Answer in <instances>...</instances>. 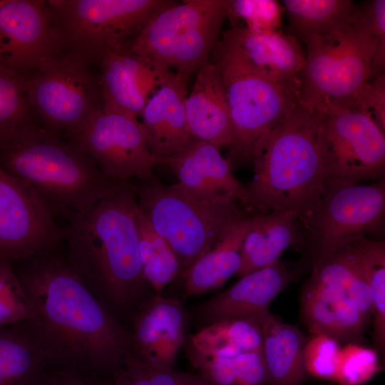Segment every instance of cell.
Returning a JSON list of instances; mask_svg holds the SVG:
<instances>
[{
    "label": "cell",
    "instance_id": "cell-1",
    "mask_svg": "<svg viewBox=\"0 0 385 385\" xmlns=\"http://www.w3.org/2000/svg\"><path fill=\"white\" fill-rule=\"evenodd\" d=\"M53 252L19 260L21 266L14 267L33 309L32 317L17 324L50 366L111 379L131 350V334L98 302L66 258Z\"/></svg>",
    "mask_w": 385,
    "mask_h": 385
},
{
    "label": "cell",
    "instance_id": "cell-2",
    "mask_svg": "<svg viewBox=\"0 0 385 385\" xmlns=\"http://www.w3.org/2000/svg\"><path fill=\"white\" fill-rule=\"evenodd\" d=\"M324 113L299 103L270 133L246 187L248 210L293 215L304 229L326 192L322 149Z\"/></svg>",
    "mask_w": 385,
    "mask_h": 385
},
{
    "label": "cell",
    "instance_id": "cell-3",
    "mask_svg": "<svg viewBox=\"0 0 385 385\" xmlns=\"http://www.w3.org/2000/svg\"><path fill=\"white\" fill-rule=\"evenodd\" d=\"M137 186L130 182L66 220L63 241L71 267L89 287L125 302L145 282L142 271L136 216Z\"/></svg>",
    "mask_w": 385,
    "mask_h": 385
},
{
    "label": "cell",
    "instance_id": "cell-4",
    "mask_svg": "<svg viewBox=\"0 0 385 385\" xmlns=\"http://www.w3.org/2000/svg\"><path fill=\"white\" fill-rule=\"evenodd\" d=\"M0 168L66 220L130 182L106 177L73 143L34 122L0 135Z\"/></svg>",
    "mask_w": 385,
    "mask_h": 385
},
{
    "label": "cell",
    "instance_id": "cell-5",
    "mask_svg": "<svg viewBox=\"0 0 385 385\" xmlns=\"http://www.w3.org/2000/svg\"><path fill=\"white\" fill-rule=\"evenodd\" d=\"M140 210L170 247L183 275L212 248L227 226L244 215L229 193H202L155 175L137 186Z\"/></svg>",
    "mask_w": 385,
    "mask_h": 385
},
{
    "label": "cell",
    "instance_id": "cell-6",
    "mask_svg": "<svg viewBox=\"0 0 385 385\" xmlns=\"http://www.w3.org/2000/svg\"><path fill=\"white\" fill-rule=\"evenodd\" d=\"M210 61L221 74L232 122V140L226 158L232 169L253 164L270 133L299 98L250 68L220 40Z\"/></svg>",
    "mask_w": 385,
    "mask_h": 385
},
{
    "label": "cell",
    "instance_id": "cell-7",
    "mask_svg": "<svg viewBox=\"0 0 385 385\" xmlns=\"http://www.w3.org/2000/svg\"><path fill=\"white\" fill-rule=\"evenodd\" d=\"M228 0L174 2L154 14L130 51L155 69L189 78L209 61L220 40Z\"/></svg>",
    "mask_w": 385,
    "mask_h": 385
},
{
    "label": "cell",
    "instance_id": "cell-8",
    "mask_svg": "<svg viewBox=\"0 0 385 385\" xmlns=\"http://www.w3.org/2000/svg\"><path fill=\"white\" fill-rule=\"evenodd\" d=\"M299 102L319 109L332 102H346L371 78V62L379 41L357 6L343 28L305 42Z\"/></svg>",
    "mask_w": 385,
    "mask_h": 385
},
{
    "label": "cell",
    "instance_id": "cell-9",
    "mask_svg": "<svg viewBox=\"0 0 385 385\" xmlns=\"http://www.w3.org/2000/svg\"><path fill=\"white\" fill-rule=\"evenodd\" d=\"M175 1L49 0L46 4L66 51L90 63L129 48L148 21Z\"/></svg>",
    "mask_w": 385,
    "mask_h": 385
},
{
    "label": "cell",
    "instance_id": "cell-10",
    "mask_svg": "<svg viewBox=\"0 0 385 385\" xmlns=\"http://www.w3.org/2000/svg\"><path fill=\"white\" fill-rule=\"evenodd\" d=\"M27 98L43 126L60 136L103 108L99 77L82 56L66 51L24 76Z\"/></svg>",
    "mask_w": 385,
    "mask_h": 385
},
{
    "label": "cell",
    "instance_id": "cell-11",
    "mask_svg": "<svg viewBox=\"0 0 385 385\" xmlns=\"http://www.w3.org/2000/svg\"><path fill=\"white\" fill-rule=\"evenodd\" d=\"M326 188L384 179L385 135L369 118L344 103L321 108Z\"/></svg>",
    "mask_w": 385,
    "mask_h": 385
},
{
    "label": "cell",
    "instance_id": "cell-12",
    "mask_svg": "<svg viewBox=\"0 0 385 385\" xmlns=\"http://www.w3.org/2000/svg\"><path fill=\"white\" fill-rule=\"evenodd\" d=\"M385 181L327 187L320 207L304 229L315 260L362 237L384 236Z\"/></svg>",
    "mask_w": 385,
    "mask_h": 385
},
{
    "label": "cell",
    "instance_id": "cell-13",
    "mask_svg": "<svg viewBox=\"0 0 385 385\" xmlns=\"http://www.w3.org/2000/svg\"><path fill=\"white\" fill-rule=\"evenodd\" d=\"M66 135L112 180L145 181L154 176L157 160L136 118L102 108Z\"/></svg>",
    "mask_w": 385,
    "mask_h": 385
},
{
    "label": "cell",
    "instance_id": "cell-14",
    "mask_svg": "<svg viewBox=\"0 0 385 385\" xmlns=\"http://www.w3.org/2000/svg\"><path fill=\"white\" fill-rule=\"evenodd\" d=\"M55 218L31 185L0 168V260L54 251L64 237Z\"/></svg>",
    "mask_w": 385,
    "mask_h": 385
},
{
    "label": "cell",
    "instance_id": "cell-15",
    "mask_svg": "<svg viewBox=\"0 0 385 385\" xmlns=\"http://www.w3.org/2000/svg\"><path fill=\"white\" fill-rule=\"evenodd\" d=\"M66 51L46 1H2L0 66L24 77Z\"/></svg>",
    "mask_w": 385,
    "mask_h": 385
},
{
    "label": "cell",
    "instance_id": "cell-16",
    "mask_svg": "<svg viewBox=\"0 0 385 385\" xmlns=\"http://www.w3.org/2000/svg\"><path fill=\"white\" fill-rule=\"evenodd\" d=\"M220 40L250 68L299 98L305 53L293 36L230 28Z\"/></svg>",
    "mask_w": 385,
    "mask_h": 385
},
{
    "label": "cell",
    "instance_id": "cell-17",
    "mask_svg": "<svg viewBox=\"0 0 385 385\" xmlns=\"http://www.w3.org/2000/svg\"><path fill=\"white\" fill-rule=\"evenodd\" d=\"M187 314L180 300L160 295L150 299L134 322L131 352L159 368H173L186 339Z\"/></svg>",
    "mask_w": 385,
    "mask_h": 385
},
{
    "label": "cell",
    "instance_id": "cell-18",
    "mask_svg": "<svg viewBox=\"0 0 385 385\" xmlns=\"http://www.w3.org/2000/svg\"><path fill=\"white\" fill-rule=\"evenodd\" d=\"M129 48L108 53L99 63L103 109L139 116L152 93L173 71H161Z\"/></svg>",
    "mask_w": 385,
    "mask_h": 385
},
{
    "label": "cell",
    "instance_id": "cell-19",
    "mask_svg": "<svg viewBox=\"0 0 385 385\" xmlns=\"http://www.w3.org/2000/svg\"><path fill=\"white\" fill-rule=\"evenodd\" d=\"M188 80L175 73L165 79L140 115L147 147L157 161L178 153L194 139L184 107Z\"/></svg>",
    "mask_w": 385,
    "mask_h": 385
},
{
    "label": "cell",
    "instance_id": "cell-20",
    "mask_svg": "<svg viewBox=\"0 0 385 385\" xmlns=\"http://www.w3.org/2000/svg\"><path fill=\"white\" fill-rule=\"evenodd\" d=\"M297 274V271L279 260L246 274L204 304L202 309L205 319L210 324L233 318L259 319L270 312L272 302Z\"/></svg>",
    "mask_w": 385,
    "mask_h": 385
},
{
    "label": "cell",
    "instance_id": "cell-21",
    "mask_svg": "<svg viewBox=\"0 0 385 385\" xmlns=\"http://www.w3.org/2000/svg\"><path fill=\"white\" fill-rule=\"evenodd\" d=\"M168 167L185 187L202 193L226 192L247 206L249 194L246 185L234 175L220 148L193 139L180 152L160 159L157 164Z\"/></svg>",
    "mask_w": 385,
    "mask_h": 385
},
{
    "label": "cell",
    "instance_id": "cell-22",
    "mask_svg": "<svg viewBox=\"0 0 385 385\" xmlns=\"http://www.w3.org/2000/svg\"><path fill=\"white\" fill-rule=\"evenodd\" d=\"M185 99V113L194 139L229 148L232 126L221 74L210 60L197 71Z\"/></svg>",
    "mask_w": 385,
    "mask_h": 385
},
{
    "label": "cell",
    "instance_id": "cell-23",
    "mask_svg": "<svg viewBox=\"0 0 385 385\" xmlns=\"http://www.w3.org/2000/svg\"><path fill=\"white\" fill-rule=\"evenodd\" d=\"M303 320L313 334L354 343L364 332L369 317L339 289L309 277L301 296Z\"/></svg>",
    "mask_w": 385,
    "mask_h": 385
},
{
    "label": "cell",
    "instance_id": "cell-24",
    "mask_svg": "<svg viewBox=\"0 0 385 385\" xmlns=\"http://www.w3.org/2000/svg\"><path fill=\"white\" fill-rule=\"evenodd\" d=\"M304 229L293 215L277 210L253 215L241 251L240 277L279 260L292 245H303Z\"/></svg>",
    "mask_w": 385,
    "mask_h": 385
},
{
    "label": "cell",
    "instance_id": "cell-25",
    "mask_svg": "<svg viewBox=\"0 0 385 385\" xmlns=\"http://www.w3.org/2000/svg\"><path fill=\"white\" fill-rule=\"evenodd\" d=\"M253 216L245 215L231 222L215 246L183 274L188 295L203 294L223 285L241 266L244 239Z\"/></svg>",
    "mask_w": 385,
    "mask_h": 385
},
{
    "label": "cell",
    "instance_id": "cell-26",
    "mask_svg": "<svg viewBox=\"0 0 385 385\" xmlns=\"http://www.w3.org/2000/svg\"><path fill=\"white\" fill-rule=\"evenodd\" d=\"M262 352L269 385H302L308 376L304 364L306 339L294 326L276 319L270 312L259 318Z\"/></svg>",
    "mask_w": 385,
    "mask_h": 385
},
{
    "label": "cell",
    "instance_id": "cell-27",
    "mask_svg": "<svg viewBox=\"0 0 385 385\" xmlns=\"http://www.w3.org/2000/svg\"><path fill=\"white\" fill-rule=\"evenodd\" d=\"M190 360L234 357L262 351V332L259 319L233 318L209 324L185 342Z\"/></svg>",
    "mask_w": 385,
    "mask_h": 385
},
{
    "label": "cell",
    "instance_id": "cell-28",
    "mask_svg": "<svg viewBox=\"0 0 385 385\" xmlns=\"http://www.w3.org/2000/svg\"><path fill=\"white\" fill-rule=\"evenodd\" d=\"M48 367L45 353L19 324L0 328V385H32Z\"/></svg>",
    "mask_w": 385,
    "mask_h": 385
},
{
    "label": "cell",
    "instance_id": "cell-29",
    "mask_svg": "<svg viewBox=\"0 0 385 385\" xmlns=\"http://www.w3.org/2000/svg\"><path fill=\"white\" fill-rule=\"evenodd\" d=\"M290 26L304 42L324 36L352 21L357 6L349 0H284Z\"/></svg>",
    "mask_w": 385,
    "mask_h": 385
},
{
    "label": "cell",
    "instance_id": "cell-30",
    "mask_svg": "<svg viewBox=\"0 0 385 385\" xmlns=\"http://www.w3.org/2000/svg\"><path fill=\"white\" fill-rule=\"evenodd\" d=\"M310 277L344 292L369 318L373 314L370 288L362 274L350 244L312 263Z\"/></svg>",
    "mask_w": 385,
    "mask_h": 385
},
{
    "label": "cell",
    "instance_id": "cell-31",
    "mask_svg": "<svg viewBox=\"0 0 385 385\" xmlns=\"http://www.w3.org/2000/svg\"><path fill=\"white\" fill-rule=\"evenodd\" d=\"M350 245L370 288L374 342L382 351L385 344V243L381 240L362 237Z\"/></svg>",
    "mask_w": 385,
    "mask_h": 385
},
{
    "label": "cell",
    "instance_id": "cell-32",
    "mask_svg": "<svg viewBox=\"0 0 385 385\" xmlns=\"http://www.w3.org/2000/svg\"><path fill=\"white\" fill-rule=\"evenodd\" d=\"M143 275L156 292L180 274V265L166 241L155 230L142 211L136 216Z\"/></svg>",
    "mask_w": 385,
    "mask_h": 385
},
{
    "label": "cell",
    "instance_id": "cell-33",
    "mask_svg": "<svg viewBox=\"0 0 385 385\" xmlns=\"http://www.w3.org/2000/svg\"><path fill=\"white\" fill-rule=\"evenodd\" d=\"M109 385H212L199 374L184 372L173 368H159L149 365L131 351L111 379Z\"/></svg>",
    "mask_w": 385,
    "mask_h": 385
},
{
    "label": "cell",
    "instance_id": "cell-34",
    "mask_svg": "<svg viewBox=\"0 0 385 385\" xmlns=\"http://www.w3.org/2000/svg\"><path fill=\"white\" fill-rule=\"evenodd\" d=\"M24 77L0 66V135L33 122Z\"/></svg>",
    "mask_w": 385,
    "mask_h": 385
},
{
    "label": "cell",
    "instance_id": "cell-35",
    "mask_svg": "<svg viewBox=\"0 0 385 385\" xmlns=\"http://www.w3.org/2000/svg\"><path fill=\"white\" fill-rule=\"evenodd\" d=\"M283 12L275 0H228L226 19L232 29L280 30Z\"/></svg>",
    "mask_w": 385,
    "mask_h": 385
},
{
    "label": "cell",
    "instance_id": "cell-36",
    "mask_svg": "<svg viewBox=\"0 0 385 385\" xmlns=\"http://www.w3.org/2000/svg\"><path fill=\"white\" fill-rule=\"evenodd\" d=\"M33 309L11 261L0 260V328L29 320Z\"/></svg>",
    "mask_w": 385,
    "mask_h": 385
},
{
    "label": "cell",
    "instance_id": "cell-37",
    "mask_svg": "<svg viewBox=\"0 0 385 385\" xmlns=\"http://www.w3.org/2000/svg\"><path fill=\"white\" fill-rule=\"evenodd\" d=\"M377 352L355 343L341 347L334 381L339 385H361L379 371Z\"/></svg>",
    "mask_w": 385,
    "mask_h": 385
},
{
    "label": "cell",
    "instance_id": "cell-38",
    "mask_svg": "<svg viewBox=\"0 0 385 385\" xmlns=\"http://www.w3.org/2000/svg\"><path fill=\"white\" fill-rule=\"evenodd\" d=\"M341 346L337 340L320 334L305 342L304 364L308 375L333 381L337 369Z\"/></svg>",
    "mask_w": 385,
    "mask_h": 385
},
{
    "label": "cell",
    "instance_id": "cell-39",
    "mask_svg": "<svg viewBox=\"0 0 385 385\" xmlns=\"http://www.w3.org/2000/svg\"><path fill=\"white\" fill-rule=\"evenodd\" d=\"M344 103L369 118L385 131V75L377 74L368 81L348 101Z\"/></svg>",
    "mask_w": 385,
    "mask_h": 385
},
{
    "label": "cell",
    "instance_id": "cell-40",
    "mask_svg": "<svg viewBox=\"0 0 385 385\" xmlns=\"http://www.w3.org/2000/svg\"><path fill=\"white\" fill-rule=\"evenodd\" d=\"M372 32L379 41V46L371 62V78L384 72L385 66V1L373 0L359 6Z\"/></svg>",
    "mask_w": 385,
    "mask_h": 385
},
{
    "label": "cell",
    "instance_id": "cell-41",
    "mask_svg": "<svg viewBox=\"0 0 385 385\" xmlns=\"http://www.w3.org/2000/svg\"><path fill=\"white\" fill-rule=\"evenodd\" d=\"M110 380L71 369L50 366L32 385H109Z\"/></svg>",
    "mask_w": 385,
    "mask_h": 385
},
{
    "label": "cell",
    "instance_id": "cell-42",
    "mask_svg": "<svg viewBox=\"0 0 385 385\" xmlns=\"http://www.w3.org/2000/svg\"><path fill=\"white\" fill-rule=\"evenodd\" d=\"M238 371L235 385H265L267 376L262 351L237 356Z\"/></svg>",
    "mask_w": 385,
    "mask_h": 385
},
{
    "label": "cell",
    "instance_id": "cell-43",
    "mask_svg": "<svg viewBox=\"0 0 385 385\" xmlns=\"http://www.w3.org/2000/svg\"><path fill=\"white\" fill-rule=\"evenodd\" d=\"M2 1H3V0H0V4H1Z\"/></svg>",
    "mask_w": 385,
    "mask_h": 385
}]
</instances>
